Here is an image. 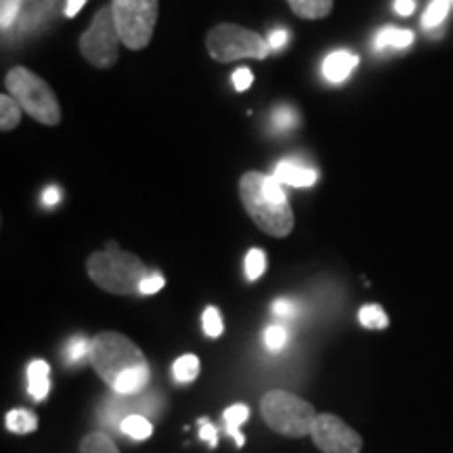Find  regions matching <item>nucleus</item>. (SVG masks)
Returning <instances> with one entry per match:
<instances>
[{"label": "nucleus", "mask_w": 453, "mask_h": 453, "mask_svg": "<svg viewBox=\"0 0 453 453\" xmlns=\"http://www.w3.org/2000/svg\"><path fill=\"white\" fill-rule=\"evenodd\" d=\"M260 411H263L265 422L275 433L294 439L311 434L317 416H319L309 401L300 399L288 390H269L260 401Z\"/></svg>", "instance_id": "5"}, {"label": "nucleus", "mask_w": 453, "mask_h": 453, "mask_svg": "<svg viewBox=\"0 0 453 453\" xmlns=\"http://www.w3.org/2000/svg\"><path fill=\"white\" fill-rule=\"evenodd\" d=\"M453 9V0H430L426 11L422 15V27L426 32L439 30L445 24Z\"/></svg>", "instance_id": "16"}, {"label": "nucleus", "mask_w": 453, "mask_h": 453, "mask_svg": "<svg viewBox=\"0 0 453 453\" xmlns=\"http://www.w3.org/2000/svg\"><path fill=\"white\" fill-rule=\"evenodd\" d=\"M200 439L203 443H208V447H217L219 445V433L217 428H214V424H211L208 420H200Z\"/></svg>", "instance_id": "31"}, {"label": "nucleus", "mask_w": 453, "mask_h": 453, "mask_svg": "<svg viewBox=\"0 0 453 453\" xmlns=\"http://www.w3.org/2000/svg\"><path fill=\"white\" fill-rule=\"evenodd\" d=\"M359 324L367 330H384L388 326V315L384 313L380 304H365L359 309Z\"/></svg>", "instance_id": "21"}, {"label": "nucleus", "mask_w": 453, "mask_h": 453, "mask_svg": "<svg viewBox=\"0 0 453 453\" xmlns=\"http://www.w3.org/2000/svg\"><path fill=\"white\" fill-rule=\"evenodd\" d=\"M21 111H24L21 105L17 104L11 95H3V97H0V128H3L4 133L17 128V124L21 122Z\"/></svg>", "instance_id": "20"}, {"label": "nucleus", "mask_w": 453, "mask_h": 453, "mask_svg": "<svg viewBox=\"0 0 453 453\" xmlns=\"http://www.w3.org/2000/svg\"><path fill=\"white\" fill-rule=\"evenodd\" d=\"M4 424H7V428L11 430V433L27 434V433H32V430L38 428V418H36V413L30 410H13L4 416Z\"/></svg>", "instance_id": "18"}, {"label": "nucleus", "mask_w": 453, "mask_h": 453, "mask_svg": "<svg viewBox=\"0 0 453 453\" xmlns=\"http://www.w3.org/2000/svg\"><path fill=\"white\" fill-rule=\"evenodd\" d=\"M273 177L280 180L281 185L290 187H313L317 183V173L313 168L298 166L290 160H283L275 166Z\"/></svg>", "instance_id": "12"}, {"label": "nucleus", "mask_w": 453, "mask_h": 453, "mask_svg": "<svg viewBox=\"0 0 453 453\" xmlns=\"http://www.w3.org/2000/svg\"><path fill=\"white\" fill-rule=\"evenodd\" d=\"M21 9H24V0H0V26L4 32L17 24Z\"/></svg>", "instance_id": "23"}, {"label": "nucleus", "mask_w": 453, "mask_h": 453, "mask_svg": "<svg viewBox=\"0 0 453 453\" xmlns=\"http://www.w3.org/2000/svg\"><path fill=\"white\" fill-rule=\"evenodd\" d=\"M173 376L174 380L180 384L194 382L200 376V359L196 355H183L174 361L173 365Z\"/></svg>", "instance_id": "19"}, {"label": "nucleus", "mask_w": 453, "mask_h": 453, "mask_svg": "<svg viewBox=\"0 0 453 453\" xmlns=\"http://www.w3.org/2000/svg\"><path fill=\"white\" fill-rule=\"evenodd\" d=\"M4 87L11 97L21 105V110L36 122L47 124V127H57L61 122V107L53 88L27 67L17 65L9 70L4 76Z\"/></svg>", "instance_id": "4"}, {"label": "nucleus", "mask_w": 453, "mask_h": 453, "mask_svg": "<svg viewBox=\"0 0 453 453\" xmlns=\"http://www.w3.org/2000/svg\"><path fill=\"white\" fill-rule=\"evenodd\" d=\"M288 41H290V32H288L286 27H277V30L271 32L267 38L271 50H281L288 44Z\"/></svg>", "instance_id": "32"}, {"label": "nucleus", "mask_w": 453, "mask_h": 453, "mask_svg": "<svg viewBox=\"0 0 453 453\" xmlns=\"http://www.w3.org/2000/svg\"><path fill=\"white\" fill-rule=\"evenodd\" d=\"M120 32H118L116 21H113L111 7H101L90 21L88 30L81 36V53L84 59L99 70H110L116 65L118 55H120Z\"/></svg>", "instance_id": "8"}, {"label": "nucleus", "mask_w": 453, "mask_h": 453, "mask_svg": "<svg viewBox=\"0 0 453 453\" xmlns=\"http://www.w3.org/2000/svg\"><path fill=\"white\" fill-rule=\"evenodd\" d=\"M90 364L101 380L120 396L141 395L150 384L151 372L143 350L118 332H104L93 338Z\"/></svg>", "instance_id": "1"}, {"label": "nucleus", "mask_w": 453, "mask_h": 453, "mask_svg": "<svg viewBox=\"0 0 453 453\" xmlns=\"http://www.w3.org/2000/svg\"><path fill=\"white\" fill-rule=\"evenodd\" d=\"M110 7L122 44H127L130 50L145 49L156 30L157 11H160L157 0H111Z\"/></svg>", "instance_id": "7"}, {"label": "nucleus", "mask_w": 453, "mask_h": 453, "mask_svg": "<svg viewBox=\"0 0 453 453\" xmlns=\"http://www.w3.org/2000/svg\"><path fill=\"white\" fill-rule=\"evenodd\" d=\"M120 430L133 441H145L151 437L154 426H151V422L147 420L145 416H141V413H130V416L122 418Z\"/></svg>", "instance_id": "17"}, {"label": "nucleus", "mask_w": 453, "mask_h": 453, "mask_svg": "<svg viewBox=\"0 0 453 453\" xmlns=\"http://www.w3.org/2000/svg\"><path fill=\"white\" fill-rule=\"evenodd\" d=\"M311 437L324 453H359L364 447L361 434L334 413L317 416Z\"/></svg>", "instance_id": "9"}, {"label": "nucleus", "mask_w": 453, "mask_h": 453, "mask_svg": "<svg viewBox=\"0 0 453 453\" xmlns=\"http://www.w3.org/2000/svg\"><path fill=\"white\" fill-rule=\"evenodd\" d=\"M206 50L219 64L235 59H267L269 42L257 32L235 24H219L206 34Z\"/></svg>", "instance_id": "6"}, {"label": "nucleus", "mask_w": 453, "mask_h": 453, "mask_svg": "<svg viewBox=\"0 0 453 453\" xmlns=\"http://www.w3.org/2000/svg\"><path fill=\"white\" fill-rule=\"evenodd\" d=\"M202 326L203 334L208 338H219L223 334V317H220L217 307H208L202 315Z\"/></svg>", "instance_id": "27"}, {"label": "nucleus", "mask_w": 453, "mask_h": 453, "mask_svg": "<svg viewBox=\"0 0 453 453\" xmlns=\"http://www.w3.org/2000/svg\"><path fill=\"white\" fill-rule=\"evenodd\" d=\"M296 124V113L288 107H280V110L273 111V127L280 130H290Z\"/></svg>", "instance_id": "28"}, {"label": "nucleus", "mask_w": 453, "mask_h": 453, "mask_svg": "<svg viewBox=\"0 0 453 453\" xmlns=\"http://www.w3.org/2000/svg\"><path fill=\"white\" fill-rule=\"evenodd\" d=\"M265 269H267V257H265V252L258 250V248H252V250L246 254V277L250 281H257L258 277H263Z\"/></svg>", "instance_id": "25"}, {"label": "nucleus", "mask_w": 453, "mask_h": 453, "mask_svg": "<svg viewBox=\"0 0 453 453\" xmlns=\"http://www.w3.org/2000/svg\"><path fill=\"white\" fill-rule=\"evenodd\" d=\"M81 453H120L110 434L105 433H90L82 439Z\"/></svg>", "instance_id": "22"}, {"label": "nucleus", "mask_w": 453, "mask_h": 453, "mask_svg": "<svg viewBox=\"0 0 453 453\" xmlns=\"http://www.w3.org/2000/svg\"><path fill=\"white\" fill-rule=\"evenodd\" d=\"M288 340V330L283 326H269L265 330V347H267L269 353H280V350L286 349Z\"/></svg>", "instance_id": "26"}, {"label": "nucleus", "mask_w": 453, "mask_h": 453, "mask_svg": "<svg viewBox=\"0 0 453 453\" xmlns=\"http://www.w3.org/2000/svg\"><path fill=\"white\" fill-rule=\"evenodd\" d=\"M393 9L396 11V15L410 17L416 11V0H395Z\"/></svg>", "instance_id": "34"}, {"label": "nucleus", "mask_w": 453, "mask_h": 453, "mask_svg": "<svg viewBox=\"0 0 453 453\" xmlns=\"http://www.w3.org/2000/svg\"><path fill=\"white\" fill-rule=\"evenodd\" d=\"M265 174L246 173L240 179V197L254 225L271 237H286L294 229L290 202L271 200L263 187Z\"/></svg>", "instance_id": "3"}, {"label": "nucleus", "mask_w": 453, "mask_h": 453, "mask_svg": "<svg viewBox=\"0 0 453 453\" xmlns=\"http://www.w3.org/2000/svg\"><path fill=\"white\" fill-rule=\"evenodd\" d=\"M87 273L101 290L120 296L141 294V283L150 275L143 260L130 252L118 250L116 243H107V250L90 254Z\"/></svg>", "instance_id": "2"}, {"label": "nucleus", "mask_w": 453, "mask_h": 453, "mask_svg": "<svg viewBox=\"0 0 453 453\" xmlns=\"http://www.w3.org/2000/svg\"><path fill=\"white\" fill-rule=\"evenodd\" d=\"M359 65V57L350 50H334L326 57L324 61V76L327 82L332 84H342L344 81H349L350 73L355 72V67Z\"/></svg>", "instance_id": "10"}, {"label": "nucleus", "mask_w": 453, "mask_h": 453, "mask_svg": "<svg viewBox=\"0 0 453 453\" xmlns=\"http://www.w3.org/2000/svg\"><path fill=\"white\" fill-rule=\"evenodd\" d=\"M84 4H87V0H67V3H65V17H76L82 11Z\"/></svg>", "instance_id": "36"}, {"label": "nucleus", "mask_w": 453, "mask_h": 453, "mask_svg": "<svg viewBox=\"0 0 453 453\" xmlns=\"http://www.w3.org/2000/svg\"><path fill=\"white\" fill-rule=\"evenodd\" d=\"M271 309H273V315L280 317V319H292V317L296 315V311H298L296 303H294V300H288V298L275 300L273 307H271Z\"/></svg>", "instance_id": "29"}, {"label": "nucleus", "mask_w": 453, "mask_h": 453, "mask_svg": "<svg viewBox=\"0 0 453 453\" xmlns=\"http://www.w3.org/2000/svg\"><path fill=\"white\" fill-rule=\"evenodd\" d=\"M90 347H93V342H88L84 336L70 338V342L65 344V361L67 364H81L84 357H90Z\"/></svg>", "instance_id": "24"}, {"label": "nucleus", "mask_w": 453, "mask_h": 453, "mask_svg": "<svg viewBox=\"0 0 453 453\" xmlns=\"http://www.w3.org/2000/svg\"><path fill=\"white\" fill-rule=\"evenodd\" d=\"M50 367L47 361L36 359L27 365V395L32 396L34 401L47 399L50 390V380H49Z\"/></svg>", "instance_id": "13"}, {"label": "nucleus", "mask_w": 453, "mask_h": 453, "mask_svg": "<svg viewBox=\"0 0 453 453\" xmlns=\"http://www.w3.org/2000/svg\"><path fill=\"white\" fill-rule=\"evenodd\" d=\"M416 41V34L411 30H403V27L384 26L380 32L373 36V50L376 53H388V50H403L411 47Z\"/></svg>", "instance_id": "11"}, {"label": "nucleus", "mask_w": 453, "mask_h": 453, "mask_svg": "<svg viewBox=\"0 0 453 453\" xmlns=\"http://www.w3.org/2000/svg\"><path fill=\"white\" fill-rule=\"evenodd\" d=\"M164 288V277L160 273H151L147 275V280L141 283V294H145V296H151V294L160 292Z\"/></svg>", "instance_id": "33"}, {"label": "nucleus", "mask_w": 453, "mask_h": 453, "mask_svg": "<svg viewBox=\"0 0 453 453\" xmlns=\"http://www.w3.org/2000/svg\"><path fill=\"white\" fill-rule=\"evenodd\" d=\"M248 416H250V410H248V405H243V403H235V405L226 407L225 413H223V422H225L226 434L235 439L237 447H243V443H246V439H243L242 433H240V426H242V424L248 422Z\"/></svg>", "instance_id": "15"}, {"label": "nucleus", "mask_w": 453, "mask_h": 453, "mask_svg": "<svg viewBox=\"0 0 453 453\" xmlns=\"http://www.w3.org/2000/svg\"><path fill=\"white\" fill-rule=\"evenodd\" d=\"M59 200H61L59 187H49V189H44L42 194L44 206H55V203H59Z\"/></svg>", "instance_id": "35"}, {"label": "nucleus", "mask_w": 453, "mask_h": 453, "mask_svg": "<svg viewBox=\"0 0 453 453\" xmlns=\"http://www.w3.org/2000/svg\"><path fill=\"white\" fill-rule=\"evenodd\" d=\"M288 4L303 19H324L332 13L334 0H288Z\"/></svg>", "instance_id": "14"}, {"label": "nucleus", "mask_w": 453, "mask_h": 453, "mask_svg": "<svg viewBox=\"0 0 453 453\" xmlns=\"http://www.w3.org/2000/svg\"><path fill=\"white\" fill-rule=\"evenodd\" d=\"M252 82H254V73L252 70H248V67H240V70L234 72V87L235 90H240V93L250 88Z\"/></svg>", "instance_id": "30"}]
</instances>
